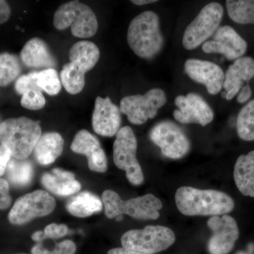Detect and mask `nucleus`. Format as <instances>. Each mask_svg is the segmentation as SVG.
Instances as JSON below:
<instances>
[{"instance_id": "6e6552de", "label": "nucleus", "mask_w": 254, "mask_h": 254, "mask_svg": "<svg viewBox=\"0 0 254 254\" xmlns=\"http://www.w3.org/2000/svg\"><path fill=\"white\" fill-rule=\"evenodd\" d=\"M224 9L218 2L205 5L184 33L182 44L187 50H194L218 29L223 17Z\"/></svg>"}, {"instance_id": "e433bc0d", "label": "nucleus", "mask_w": 254, "mask_h": 254, "mask_svg": "<svg viewBox=\"0 0 254 254\" xmlns=\"http://www.w3.org/2000/svg\"><path fill=\"white\" fill-rule=\"evenodd\" d=\"M11 11L6 1L0 0V24H2L9 20Z\"/></svg>"}, {"instance_id": "423d86ee", "label": "nucleus", "mask_w": 254, "mask_h": 254, "mask_svg": "<svg viewBox=\"0 0 254 254\" xmlns=\"http://www.w3.org/2000/svg\"><path fill=\"white\" fill-rule=\"evenodd\" d=\"M176 240L175 233L167 227L149 225L142 230L125 232L121 238L122 246L127 250L147 254L158 253L171 247Z\"/></svg>"}, {"instance_id": "37998d69", "label": "nucleus", "mask_w": 254, "mask_h": 254, "mask_svg": "<svg viewBox=\"0 0 254 254\" xmlns=\"http://www.w3.org/2000/svg\"><path fill=\"white\" fill-rule=\"evenodd\" d=\"M247 252L250 254H253L254 252V244H250V245L248 246V251H247Z\"/></svg>"}, {"instance_id": "72a5a7b5", "label": "nucleus", "mask_w": 254, "mask_h": 254, "mask_svg": "<svg viewBox=\"0 0 254 254\" xmlns=\"http://www.w3.org/2000/svg\"><path fill=\"white\" fill-rule=\"evenodd\" d=\"M11 203L9 182L4 179L0 178V210L9 208Z\"/></svg>"}, {"instance_id": "9b49d317", "label": "nucleus", "mask_w": 254, "mask_h": 254, "mask_svg": "<svg viewBox=\"0 0 254 254\" xmlns=\"http://www.w3.org/2000/svg\"><path fill=\"white\" fill-rule=\"evenodd\" d=\"M150 138L161 150L163 155L168 158L180 159L185 157L190 149L188 137L180 127L173 122H161L150 132Z\"/></svg>"}, {"instance_id": "7ed1b4c3", "label": "nucleus", "mask_w": 254, "mask_h": 254, "mask_svg": "<svg viewBox=\"0 0 254 254\" xmlns=\"http://www.w3.org/2000/svg\"><path fill=\"white\" fill-rule=\"evenodd\" d=\"M127 41L139 58L150 59L158 54L164 45L158 14L146 11L133 18L128 26Z\"/></svg>"}, {"instance_id": "f03ea898", "label": "nucleus", "mask_w": 254, "mask_h": 254, "mask_svg": "<svg viewBox=\"0 0 254 254\" xmlns=\"http://www.w3.org/2000/svg\"><path fill=\"white\" fill-rule=\"evenodd\" d=\"M39 124L26 117L10 118L0 124V142L11 157L26 160L41 136Z\"/></svg>"}, {"instance_id": "aec40b11", "label": "nucleus", "mask_w": 254, "mask_h": 254, "mask_svg": "<svg viewBox=\"0 0 254 254\" xmlns=\"http://www.w3.org/2000/svg\"><path fill=\"white\" fill-rule=\"evenodd\" d=\"M21 59L30 68L54 67L56 60L44 41L38 38H32L26 43L21 52Z\"/></svg>"}, {"instance_id": "a878e982", "label": "nucleus", "mask_w": 254, "mask_h": 254, "mask_svg": "<svg viewBox=\"0 0 254 254\" xmlns=\"http://www.w3.org/2000/svg\"><path fill=\"white\" fill-rule=\"evenodd\" d=\"M227 13L235 23L254 24V0H227Z\"/></svg>"}, {"instance_id": "6ab92c4d", "label": "nucleus", "mask_w": 254, "mask_h": 254, "mask_svg": "<svg viewBox=\"0 0 254 254\" xmlns=\"http://www.w3.org/2000/svg\"><path fill=\"white\" fill-rule=\"evenodd\" d=\"M41 182L46 190L60 196L74 194L81 188L72 173L59 168L54 169L51 173L43 174Z\"/></svg>"}, {"instance_id": "f3484780", "label": "nucleus", "mask_w": 254, "mask_h": 254, "mask_svg": "<svg viewBox=\"0 0 254 254\" xmlns=\"http://www.w3.org/2000/svg\"><path fill=\"white\" fill-rule=\"evenodd\" d=\"M74 153L86 155L91 171L103 173L108 170V160L98 138L87 130L76 133L71 145Z\"/></svg>"}, {"instance_id": "79ce46f5", "label": "nucleus", "mask_w": 254, "mask_h": 254, "mask_svg": "<svg viewBox=\"0 0 254 254\" xmlns=\"http://www.w3.org/2000/svg\"><path fill=\"white\" fill-rule=\"evenodd\" d=\"M131 2L133 3L134 4L141 6V5L151 4V3L157 2V1L156 0H133V1H131Z\"/></svg>"}, {"instance_id": "4c0bfd02", "label": "nucleus", "mask_w": 254, "mask_h": 254, "mask_svg": "<svg viewBox=\"0 0 254 254\" xmlns=\"http://www.w3.org/2000/svg\"><path fill=\"white\" fill-rule=\"evenodd\" d=\"M252 91L250 85L247 84L240 90V93L237 96V102L240 103H245L252 96Z\"/></svg>"}, {"instance_id": "9d476101", "label": "nucleus", "mask_w": 254, "mask_h": 254, "mask_svg": "<svg viewBox=\"0 0 254 254\" xmlns=\"http://www.w3.org/2000/svg\"><path fill=\"white\" fill-rule=\"evenodd\" d=\"M55 198L43 190H37L18 198L10 210L9 220L13 225H22L36 218L47 216L54 211Z\"/></svg>"}, {"instance_id": "4be33fe9", "label": "nucleus", "mask_w": 254, "mask_h": 254, "mask_svg": "<svg viewBox=\"0 0 254 254\" xmlns=\"http://www.w3.org/2000/svg\"><path fill=\"white\" fill-rule=\"evenodd\" d=\"M234 179L242 194L254 198V150L237 158Z\"/></svg>"}, {"instance_id": "a19ab883", "label": "nucleus", "mask_w": 254, "mask_h": 254, "mask_svg": "<svg viewBox=\"0 0 254 254\" xmlns=\"http://www.w3.org/2000/svg\"><path fill=\"white\" fill-rule=\"evenodd\" d=\"M32 240L33 241H36V242H43V240H46L45 239L44 232L43 231H38L35 232L34 234L32 235Z\"/></svg>"}, {"instance_id": "473e14b6", "label": "nucleus", "mask_w": 254, "mask_h": 254, "mask_svg": "<svg viewBox=\"0 0 254 254\" xmlns=\"http://www.w3.org/2000/svg\"><path fill=\"white\" fill-rule=\"evenodd\" d=\"M68 232V229L66 225H63V224L58 225L55 223L48 225L43 231L45 239H52V240L62 238V237H64Z\"/></svg>"}, {"instance_id": "393cba45", "label": "nucleus", "mask_w": 254, "mask_h": 254, "mask_svg": "<svg viewBox=\"0 0 254 254\" xmlns=\"http://www.w3.org/2000/svg\"><path fill=\"white\" fill-rule=\"evenodd\" d=\"M6 173L10 183L15 186L24 187L31 183L34 171L31 162L13 158L8 163Z\"/></svg>"}, {"instance_id": "f704fd0d", "label": "nucleus", "mask_w": 254, "mask_h": 254, "mask_svg": "<svg viewBox=\"0 0 254 254\" xmlns=\"http://www.w3.org/2000/svg\"><path fill=\"white\" fill-rule=\"evenodd\" d=\"M76 252V246L71 240H64L57 244L52 254H74Z\"/></svg>"}, {"instance_id": "a18cd8bd", "label": "nucleus", "mask_w": 254, "mask_h": 254, "mask_svg": "<svg viewBox=\"0 0 254 254\" xmlns=\"http://www.w3.org/2000/svg\"><path fill=\"white\" fill-rule=\"evenodd\" d=\"M222 97L223 98H225L226 99L227 98V93L225 91L222 92Z\"/></svg>"}, {"instance_id": "dca6fc26", "label": "nucleus", "mask_w": 254, "mask_h": 254, "mask_svg": "<svg viewBox=\"0 0 254 254\" xmlns=\"http://www.w3.org/2000/svg\"><path fill=\"white\" fill-rule=\"evenodd\" d=\"M121 111L112 103L109 97H98L95 100L92 125L95 133L103 136L117 135L121 126Z\"/></svg>"}, {"instance_id": "a211bd4d", "label": "nucleus", "mask_w": 254, "mask_h": 254, "mask_svg": "<svg viewBox=\"0 0 254 254\" xmlns=\"http://www.w3.org/2000/svg\"><path fill=\"white\" fill-rule=\"evenodd\" d=\"M254 76V60L250 57L239 58L229 66L225 74L223 88L226 100H231L243 88L244 83Z\"/></svg>"}, {"instance_id": "c9c22d12", "label": "nucleus", "mask_w": 254, "mask_h": 254, "mask_svg": "<svg viewBox=\"0 0 254 254\" xmlns=\"http://www.w3.org/2000/svg\"><path fill=\"white\" fill-rule=\"evenodd\" d=\"M11 158V155L9 150L4 145L0 144V177L2 176L6 172Z\"/></svg>"}, {"instance_id": "ddd939ff", "label": "nucleus", "mask_w": 254, "mask_h": 254, "mask_svg": "<svg viewBox=\"0 0 254 254\" xmlns=\"http://www.w3.org/2000/svg\"><path fill=\"white\" fill-rule=\"evenodd\" d=\"M178 110L173 113L174 118L182 124H198L206 126L213 121L214 113L200 95L190 93L186 96L179 95L175 100Z\"/></svg>"}, {"instance_id": "1a4fd4ad", "label": "nucleus", "mask_w": 254, "mask_h": 254, "mask_svg": "<svg viewBox=\"0 0 254 254\" xmlns=\"http://www.w3.org/2000/svg\"><path fill=\"white\" fill-rule=\"evenodd\" d=\"M167 102L165 92L160 88H153L144 95H128L120 103V111L125 114L133 125H141L149 119L155 118L158 110Z\"/></svg>"}, {"instance_id": "58836bf2", "label": "nucleus", "mask_w": 254, "mask_h": 254, "mask_svg": "<svg viewBox=\"0 0 254 254\" xmlns=\"http://www.w3.org/2000/svg\"><path fill=\"white\" fill-rule=\"evenodd\" d=\"M108 254H147L141 253V252H136V251L127 250L125 248H115L110 250Z\"/></svg>"}, {"instance_id": "c756f323", "label": "nucleus", "mask_w": 254, "mask_h": 254, "mask_svg": "<svg viewBox=\"0 0 254 254\" xmlns=\"http://www.w3.org/2000/svg\"><path fill=\"white\" fill-rule=\"evenodd\" d=\"M38 85L42 91L48 95H58L61 90V81L56 70L46 68L38 73Z\"/></svg>"}, {"instance_id": "f257e3e1", "label": "nucleus", "mask_w": 254, "mask_h": 254, "mask_svg": "<svg viewBox=\"0 0 254 254\" xmlns=\"http://www.w3.org/2000/svg\"><path fill=\"white\" fill-rule=\"evenodd\" d=\"M175 203L179 211L187 216H220L235 208L234 200L224 192L190 187L177 190Z\"/></svg>"}, {"instance_id": "412c9836", "label": "nucleus", "mask_w": 254, "mask_h": 254, "mask_svg": "<svg viewBox=\"0 0 254 254\" xmlns=\"http://www.w3.org/2000/svg\"><path fill=\"white\" fill-rule=\"evenodd\" d=\"M64 143L63 137L56 132L41 135L33 150L37 161L43 165L54 163L63 153Z\"/></svg>"}, {"instance_id": "bb28decb", "label": "nucleus", "mask_w": 254, "mask_h": 254, "mask_svg": "<svg viewBox=\"0 0 254 254\" xmlns=\"http://www.w3.org/2000/svg\"><path fill=\"white\" fill-rule=\"evenodd\" d=\"M85 74L73 63L64 65L60 74L62 84L70 94L76 95L82 91L85 86Z\"/></svg>"}, {"instance_id": "cd10ccee", "label": "nucleus", "mask_w": 254, "mask_h": 254, "mask_svg": "<svg viewBox=\"0 0 254 254\" xmlns=\"http://www.w3.org/2000/svg\"><path fill=\"white\" fill-rule=\"evenodd\" d=\"M237 131L241 139L254 141V99L240 110L237 120Z\"/></svg>"}, {"instance_id": "c85d7f7f", "label": "nucleus", "mask_w": 254, "mask_h": 254, "mask_svg": "<svg viewBox=\"0 0 254 254\" xmlns=\"http://www.w3.org/2000/svg\"><path fill=\"white\" fill-rule=\"evenodd\" d=\"M21 66L16 55L0 54V86H6L19 76Z\"/></svg>"}, {"instance_id": "ea45409f", "label": "nucleus", "mask_w": 254, "mask_h": 254, "mask_svg": "<svg viewBox=\"0 0 254 254\" xmlns=\"http://www.w3.org/2000/svg\"><path fill=\"white\" fill-rule=\"evenodd\" d=\"M32 254H52L50 251L44 248L42 245L41 242L37 244L31 249Z\"/></svg>"}, {"instance_id": "5701e85b", "label": "nucleus", "mask_w": 254, "mask_h": 254, "mask_svg": "<svg viewBox=\"0 0 254 254\" xmlns=\"http://www.w3.org/2000/svg\"><path fill=\"white\" fill-rule=\"evenodd\" d=\"M100 55L98 46L90 41L77 42L68 53L70 63L84 73L94 67L100 59Z\"/></svg>"}, {"instance_id": "2f4dec72", "label": "nucleus", "mask_w": 254, "mask_h": 254, "mask_svg": "<svg viewBox=\"0 0 254 254\" xmlns=\"http://www.w3.org/2000/svg\"><path fill=\"white\" fill-rule=\"evenodd\" d=\"M42 92L32 91L25 93L21 98V105L23 108L31 110H38L44 108L46 101Z\"/></svg>"}, {"instance_id": "b1692460", "label": "nucleus", "mask_w": 254, "mask_h": 254, "mask_svg": "<svg viewBox=\"0 0 254 254\" xmlns=\"http://www.w3.org/2000/svg\"><path fill=\"white\" fill-rule=\"evenodd\" d=\"M66 208L73 216L86 218L101 211L103 202L91 192L83 191L68 200Z\"/></svg>"}, {"instance_id": "f8f14e48", "label": "nucleus", "mask_w": 254, "mask_h": 254, "mask_svg": "<svg viewBox=\"0 0 254 254\" xmlns=\"http://www.w3.org/2000/svg\"><path fill=\"white\" fill-rule=\"evenodd\" d=\"M207 225L213 232L208 249L210 254H228L235 247L240 232L235 218L227 215L212 216Z\"/></svg>"}, {"instance_id": "39448f33", "label": "nucleus", "mask_w": 254, "mask_h": 254, "mask_svg": "<svg viewBox=\"0 0 254 254\" xmlns=\"http://www.w3.org/2000/svg\"><path fill=\"white\" fill-rule=\"evenodd\" d=\"M58 30L71 28L73 36L88 38L95 36L98 28V20L93 10L78 1L62 4L55 12L53 20Z\"/></svg>"}, {"instance_id": "4468645a", "label": "nucleus", "mask_w": 254, "mask_h": 254, "mask_svg": "<svg viewBox=\"0 0 254 254\" xmlns=\"http://www.w3.org/2000/svg\"><path fill=\"white\" fill-rule=\"evenodd\" d=\"M202 50L205 53L223 55L228 60L242 58L247 50V42L230 26L219 27L213 39L203 43Z\"/></svg>"}, {"instance_id": "2eb2a0df", "label": "nucleus", "mask_w": 254, "mask_h": 254, "mask_svg": "<svg viewBox=\"0 0 254 254\" xmlns=\"http://www.w3.org/2000/svg\"><path fill=\"white\" fill-rule=\"evenodd\" d=\"M185 70L190 79L204 85L210 94H218L223 88L225 73L216 64L190 59L185 63Z\"/></svg>"}, {"instance_id": "7c9ffc66", "label": "nucleus", "mask_w": 254, "mask_h": 254, "mask_svg": "<svg viewBox=\"0 0 254 254\" xmlns=\"http://www.w3.org/2000/svg\"><path fill=\"white\" fill-rule=\"evenodd\" d=\"M38 71L20 76L15 83V89L18 94L23 95L32 91H41L38 85Z\"/></svg>"}, {"instance_id": "20e7f679", "label": "nucleus", "mask_w": 254, "mask_h": 254, "mask_svg": "<svg viewBox=\"0 0 254 254\" xmlns=\"http://www.w3.org/2000/svg\"><path fill=\"white\" fill-rule=\"evenodd\" d=\"M102 202L104 204L105 215L110 219L125 214L140 220H157L160 217L159 210L163 208L161 200L153 194L123 200L113 190L103 192Z\"/></svg>"}, {"instance_id": "0eeeda50", "label": "nucleus", "mask_w": 254, "mask_h": 254, "mask_svg": "<svg viewBox=\"0 0 254 254\" xmlns=\"http://www.w3.org/2000/svg\"><path fill=\"white\" fill-rule=\"evenodd\" d=\"M137 140L129 127L120 128L113 145L114 163L119 169L126 172L127 180L135 186L144 182L143 170L136 158Z\"/></svg>"}, {"instance_id": "c03bdc74", "label": "nucleus", "mask_w": 254, "mask_h": 254, "mask_svg": "<svg viewBox=\"0 0 254 254\" xmlns=\"http://www.w3.org/2000/svg\"><path fill=\"white\" fill-rule=\"evenodd\" d=\"M235 254H250L247 252H243V251H240V252H237Z\"/></svg>"}]
</instances>
